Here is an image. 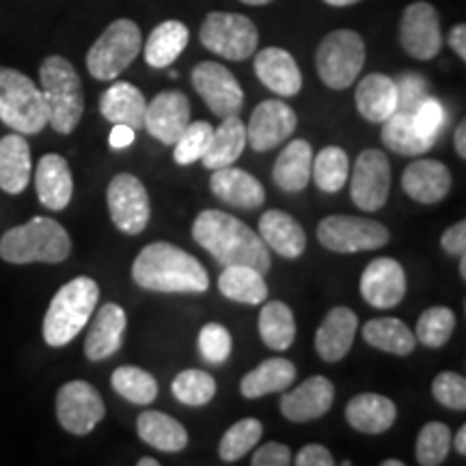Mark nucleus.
<instances>
[{
	"label": "nucleus",
	"mask_w": 466,
	"mask_h": 466,
	"mask_svg": "<svg viewBox=\"0 0 466 466\" xmlns=\"http://www.w3.org/2000/svg\"><path fill=\"white\" fill-rule=\"evenodd\" d=\"M192 238L223 266H248L266 275L272 259L259 233L231 214L206 209L195 218Z\"/></svg>",
	"instance_id": "nucleus-1"
},
{
	"label": "nucleus",
	"mask_w": 466,
	"mask_h": 466,
	"mask_svg": "<svg viewBox=\"0 0 466 466\" xmlns=\"http://www.w3.org/2000/svg\"><path fill=\"white\" fill-rule=\"evenodd\" d=\"M132 279L143 289L151 291L203 294L209 288V277L201 261L168 242H154L145 247L134 259Z\"/></svg>",
	"instance_id": "nucleus-2"
},
{
	"label": "nucleus",
	"mask_w": 466,
	"mask_h": 466,
	"mask_svg": "<svg viewBox=\"0 0 466 466\" xmlns=\"http://www.w3.org/2000/svg\"><path fill=\"white\" fill-rule=\"evenodd\" d=\"M69 255V233L52 218L35 217L0 238V258L9 264H61Z\"/></svg>",
	"instance_id": "nucleus-3"
},
{
	"label": "nucleus",
	"mask_w": 466,
	"mask_h": 466,
	"mask_svg": "<svg viewBox=\"0 0 466 466\" xmlns=\"http://www.w3.org/2000/svg\"><path fill=\"white\" fill-rule=\"evenodd\" d=\"M100 300V288L89 277H76L52 299L44 318V339L52 348H63L89 324Z\"/></svg>",
	"instance_id": "nucleus-4"
},
{
	"label": "nucleus",
	"mask_w": 466,
	"mask_h": 466,
	"mask_svg": "<svg viewBox=\"0 0 466 466\" xmlns=\"http://www.w3.org/2000/svg\"><path fill=\"white\" fill-rule=\"evenodd\" d=\"M42 93L48 106V126L58 134L76 130L85 113L83 83L66 56L52 55L39 67Z\"/></svg>",
	"instance_id": "nucleus-5"
},
{
	"label": "nucleus",
	"mask_w": 466,
	"mask_h": 466,
	"mask_svg": "<svg viewBox=\"0 0 466 466\" xmlns=\"http://www.w3.org/2000/svg\"><path fill=\"white\" fill-rule=\"evenodd\" d=\"M0 121L17 134H37L48 126L44 93L26 74L0 67Z\"/></svg>",
	"instance_id": "nucleus-6"
},
{
	"label": "nucleus",
	"mask_w": 466,
	"mask_h": 466,
	"mask_svg": "<svg viewBox=\"0 0 466 466\" xmlns=\"http://www.w3.org/2000/svg\"><path fill=\"white\" fill-rule=\"evenodd\" d=\"M143 48V33L132 20H115L86 55V69L96 80H115L132 66Z\"/></svg>",
	"instance_id": "nucleus-7"
},
{
	"label": "nucleus",
	"mask_w": 466,
	"mask_h": 466,
	"mask_svg": "<svg viewBox=\"0 0 466 466\" xmlns=\"http://www.w3.org/2000/svg\"><path fill=\"white\" fill-rule=\"evenodd\" d=\"M365 66V42L350 28L329 33L316 52V67L329 89H348Z\"/></svg>",
	"instance_id": "nucleus-8"
},
{
	"label": "nucleus",
	"mask_w": 466,
	"mask_h": 466,
	"mask_svg": "<svg viewBox=\"0 0 466 466\" xmlns=\"http://www.w3.org/2000/svg\"><path fill=\"white\" fill-rule=\"evenodd\" d=\"M199 39L209 52L227 61H247L258 50L259 33L247 15L214 11L203 20Z\"/></svg>",
	"instance_id": "nucleus-9"
},
{
	"label": "nucleus",
	"mask_w": 466,
	"mask_h": 466,
	"mask_svg": "<svg viewBox=\"0 0 466 466\" xmlns=\"http://www.w3.org/2000/svg\"><path fill=\"white\" fill-rule=\"evenodd\" d=\"M389 229L376 220L335 214L318 225V240L333 253H363L389 242Z\"/></svg>",
	"instance_id": "nucleus-10"
},
{
	"label": "nucleus",
	"mask_w": 466,
	"mask_h": 466,
	"mask_svg": "<svg viewBox=\"0 0 466 466\" xmlns=\"http://www.w3.org/2000/svg\"><path fill=\"white\" fill-rule=\"evenodd\" d=\"M108 212L113 225L127 236H138L149 223L151 206L143 182L130 173H119L110 179L106 190Z\"/></svg>",
	"instance_id": "nucleus-11"
},
{
	"label": "nucleus",
	"mask_w": 466,
	"mask_h": 466,
	"mask_svg": "<svg viewBox=\"0 0 466 466\" xmlns=\"http://www.w3.org/2000/svg\"><path fill=\"white\" fill-rule=\"evenodd\" d=\"M106 415L102 395L85 380L63 384L56 393V419L74 436H86Z\"/></svg>",
	"instance_id": "nucleus-12"
},
{
	"label": "nucleus",
	"mask_w": 466,
	"mask_h": 466,
	"mask_svg": "<svg viewBox=\"0 0 466 466\" xmlns=\"http://www.w3.org/2000/svg\"><path fill=\"white\" fill-rule=\"evenodd\" d=\"M391 192V165L380 149L360 151L350 177V197L363 212H378Z\"/></svg>",
	"instance_id": "nucleus-13"
},
{
	"label": "nucleus",
	"mask_w": 466,
	"mask_h": 466,
	"mask_svg": "<svg viewBox=\"0 0 466 466\" xmlns=\"http://www.w3.org/2000/svg\"><path fill=\"white\" fill-rule=\"evenodd\" d=\"M192 86L214 115L225 116L238 115L244 106V91L229 69L220 63L203 61L192 69Z\"/></svg>",
	"instance_id": "nucleus-14"
},
{
	"label": "nucleus",
	"mask_w": 466,
	"mask_h": 466,
	"mask_svg": "<svg viewBox=\"0 0 466 466\" xmlns=\"http://www.w3.org/2000/svg\"><path fill=\"white\" fill-rule=\"evenodd\" d=\"M400 44L408 55L419 61H430L442 48L441 17L434 5L419 0L408 5L400 25Z\"/></svg>",
	"instance_id": "nucleus-15"
},
{
	"label": "nucleus",
	"mask_w": 466,
	"mask_h": 466,
	"mask_svg": "<svg viewBox=\"0 0 466 466\" xmlns=\"http://www.w3.org/2000/svg\"><path fill=\"white\" fill-rule=\"evenodd\" d=\"M299 126L294 108L281 100H266L250 115L247 126V145L255 151H270L288 141Z\"/></svg>",
	"instance_id": "nucleus-16"
},
{
	"label": "nucleus",
	"mask_w": 466,
	"mask_h": 466,
	"mask_svg": "<svg viewBox=\"0 0 466 466\" xmlns=\"http://www.w3.org/2000/svg\"><path fill=\"white\" fill-rule=\"evenodd\" d=\"M190 124V102L182 91H160L145 108L143 127L165 145H175Z\"/></svg>",
	"instance_id": "nucleus-17"
},
{
	"label": "nucleus",
	"mask_w": 466,
	"mask_h": 466,
	"mask_svg": "<svg viewBox=\"0 0 466 466\" xmlns=\"http://www.w3.org/2000/svg\"><path fill=\"white\" fill-rule=\"evenodd\" d=\"M360 296L367 305L376 309L398 307L406 296V272L400 261L378 258L367 264L360 277Z\"/></svg>",
	"instance_id": "nucleus-18"
},
{
	"label": "nucleus",
	"mask_w": 466,
	"mask_h": 466,
	"mask_svg": "<svg viewBox=\"0 0 466 466\" xmlns=\"http://www.w3.org/2000/svg\"><path fill=\"white\" fill-rule=\"evenodd\" d=\"M335 401V387L329 378L311 376L281 398V412L294 423H309L324 417Z\"/></svg>",
	"instance_id": "nucleus-19"
},
{
	"label": "nucleus",
	"mask_w": 466,
	"mask_h": 466,
	"mask_svg": "<svg viewBox=\"0 0 466 466\" xmlns=\"http://www.w3.org/2000/svg\"><path fill=\"white\" fill-rule=\"evenodd\" d=\"M451 171L439 160H415L401 175V188L417 203L432 206L450 195Z\"/></svg>",
	"instance_id": "nucleus-20"
},
{
	"label": "nucleus",
	"mask_w": 466,
	"mask_h": 466,
	"mask_svg": "<svg viewBox=\"0 0 466 466\" xmlns=\"http://www.w3.org/2000/svg\"><path fill=\"white\" fill-rule=\"evenodd\" d=\"M359 329V318L352 309L335 307L326 313L316 333V350L326 363L346 359Z\"/></svg>",
	"instance_id": "nucleus-21"
},
{
	"label": "nucleus",
	"mask_w": 466,
	"mask_h": 466,
	"mask_svg": "<svg viewBox=\"0 0 466 466\" xmlns=\"http://www.w3.org/2000/svg\"><path fill=\"white\" fill-rule=\"evenodd\" d=\"M255 74L268 89L275 91L277 96L294 97L302 89V74L296 58L288 50L264 48L255 56Z\"/></svg>",
	"instance_id": "nucleus-22"
},
{
	"label": "nucleus",
	"mask_w": 466,
	"mask_h": 466,
	"mask_svg": "<svg viewBox=\"0 0 466 466\" xmlns=\"http://www.w3.org/2000/svg\"><path fill=\"white\" fill-rule=\"evenodd\" d=\"M209 188H212L220 201L240 209H258L266 201V190L259 179L231 165L214 168Z\"/></svg>",
	"instance_id": "nucleus-23"
},
{
	"label": "nucleus",
	"mask_w": 466,
	"mask_h": 466,
	"mask_svg": "<svg viewBox=\"0 0 466 466\" xmlns=\"http://www.w3.org/2000/svg\"><path fill=\"white\" fill-rule=\"evenodd\" d=\"M37 197L52 212H61L69 206L74 195V177L67 160L58 154H46L35 171Z\"/></svg>",
	"instance_id": "nucleus-24"
},
{
	"label": "nucleus",
	"mask_w": 466,
	"mask_h": 466,
	"mask_svg": "<svg viewBox=\"0 0 466 466\" xmlns=\"http://www.w3.org/2000/svg\"><path fill=\"white\" fill-rule=\"evenodd\" d=\"M127 326L126 311L115 302L100 307L96 319L91 322L89 333L85 339V354L89 360H104L113 357L124 343V333Z\"/></svg>",
	"instance_id": "nucleus-25"
},
{
	"label": "nucleus",
	"mask_w": 466,
	"mask_h": 466,
	"mask_svg": "<svg viewBox=\"0 0 466 466\" xmlns=\"http://www.w3.org/2000/svg\"><path fill=\"white\" fill-rule=\"evenodd\" d=\"M259 236L268 248L288 259L300 258L307 248V233L302 225L281 209H268L259 218Z\"/></svg>",
	"instance_id": "nucleus-26"
},
{
	"label": "nucleus",
	"mask_w": 466,
	"mask_h": 466,
	"mask_svg": "<svg viewBox=\"0 0 466 466\" xmlns=\"http://www.w3.org/2000/svg\"><path fill=\"white\" fill-rule=\"evenodd\" d=\"M145 108H147V102H145L141 89L124 83V80L113 83V86H108L100 97V113L104 119L110 124L130 126L132 130L143 127Z\"/></svg>",
	"instance_id": "nucleus-27"
},
{
	"label": "nucleus",
	"mask_w": 466,
	"mask_h": 466,
	"mask_svg": "<svg viewBox=\"0 0 466 466\" xmlns=\"http://www.w3.org/2000/svg\"><path fill=\"white\" fill-rule=\"evenodd\" d=\"M398 408L389 398L378 393H360L346 406V419L363 434H382L395 423Z\"/></svg>",
	"instance_id": "nucleus-28"
},
{
	"label": "nucleus",
	"mask_w": 466,
	"mask_h": 466,
	"mask_svg": "<svg viewBox=\"0 0 466 466\" xmlns=\"http://www.w3.org/2000/svg\"><path fill=\"white\" fill-rule=\"evenodd\" d=\"M31 147L22 134L0 138V188L9 195H20L31 182Z\"/></svg>",
	"instance_id": "nucleus-29"
},
{
	"label": "nucleus",
	"mask_w": 466,
	"mask_h": 466,
	"mask_svg": "<svg viewBox=\"0 0 466 466\" xmlns=\"http://www.w3.org/2000/svg\"><path fill=\"white\" fill-rule=\"evenodd\" d=\"M357 108L363 119L382 124L398 108V86L384 74H370L357 86Z\"/></svg>",
	"instance_id": "nucleus-30"
},
{
	"label": "nucleus",
	"mask_w": 466,
	"mask_h": 466,
	"mask_svg": "<svg viewBox=\"0 0 466 466\" xmlns=\"http://www.w3.org/2000/svg\"><path fill=\"white\" fill-rule=\"evenodd\" d=\"M296 374L299 371H296V365L291 360L281 357L268 359L242 378L240 393L247 400H258L268 393L285 391L296 380Z\"/></svg>",
	"instance_id": "nucleus-31"
},
{
	"label": "nucleus",
	"mask_w": 466,
	"mask_h": 466,
	"mask_svg": "<svg viewBox=\"0 0 466 466\" xmlns=\"http://www.w3.org/2000/svg\"><path fill=\"white\" fill-rule=\"evenodd\" d=\"M313 149L307 141H291L285 147L272 168L275 184L285 192H302L311 179Z\"/></svg>",
	"instance_id": "nucleus-32"
},
{
	"label": "nucleus",
	"mask_w": 466,
	"mask_h": 466,
	"mask_svg": "<svg viewBox=\"0 0 466 466\" xmlns=\"http://www.w3.org/2000/svg\"><path fill=\"white\" fill-rule=\"evenodd\" d=\"M137 430L141 441L158 451L177 453L184 451L188 445V432H186L184 425L160 410H145L138 417Z\"/></svg>",
	"instance_id": "nucleus-33"
},
{
	"label": "nucleus",
	"mask_w": 466,
	"mask_h": 466,
	"mask_svg": "<svg viewBox=\"0 0 466 466\" xmlns=\"http://www.w3.org/2000/svg\"><path fill=\"white\" fill-rule=\"evenodd\" d=\"M244 147H247V126L238 115L225 116L212 134V141L206 154H203V165L208 168H223L229 167L242 156Z\"/></svg>",
	"instance_id": "nucleus-34"
},
{
	"label": "nucleus",
	"mask_w": 466,
	"mask_h": 466,
	"mask_svg": "<svg viewBox=\"0 0 466 466\" xmlns=\"http://www.w3.org/2000/svg\"><path fill=\"white\" fill-rule=\"evenodd\" d=\"M188 26L179 20H167L151 31L145 44V61L149 67L165 69L177 58L188 46Z\"/></svg>",
	"instance_id": "nucleus-35"
},
{
	"label": "nucleus",
	"mask_w": 466,
	"mask_h": 466,
	"mask_svg": "<svg viewBox=\"0 0 466 466\" xmlns=\"http://www.w3.org/2000/svg\"><path fill=\"white\" fill-rule=\"evenodd\" d=\"M218 289L225 299L242 305H261L268 299L266 279L248 266H227L218 277Z\"/></svg>",
	"instance_id": "nucleus-36"
},
{
	"label": "nucleus",
	"mask_w": 466,
	"mask_h": 466,
	"mask_svg": "<svg viewBox=\"0 0 466 466\" xmlns=\"http://www.w3.org/2000/svg\"><path fill=\"white\" fill-rule=\"evenodd\" d=\"M363 339L371 348L395 357H408L417 346V337L400 318H376L363 326Z\"/></svg>",
	"instance_id": "nucleus-37"
},
{
	"label": "nucleus",
	"mask_w": 466,
	"mask_h": 466,
	"mask_svg": "<svg viewBox=\"0 0 466 466\" xmlns=\"http://www.w3.org/2000/svg\"><path fill=\"white\" fill-rule=\"evenodd\" d=\"M382 143L389 149H393L400 156H421L425 151L432 149L434 141L432 138L423 137L417 130L415 121H412V113H395L389 116L387 121H382Z\"/></svg>",
	"instance_id": "nucleus-38"
},
{
	"label": "nucleus",
	"mask_w": 466,
	"mask_h": 466,
	"mask_svg": "<svg viewBox=\"0 0 466 466\" xmlns=\"http://www.w3.org/2000/svg\"><path fill=\"white\" fill-rule=\"evenodd\" d=\"M261 341L270 350L285 352L296 339V319L291 309L281 300L266 302L259 313Z\"/></svg>",
	"instance_id": "nucleus-39"
},
{
	"label": "nucleus",
	"mask_w": 466,
	"mask_h": 466,
	"mask_svg": "<svg viewBox=\"0 0 466 466\" xmlns=\"http://www.w3.org/2000/svg\"><path fill=\"white\" fill-rule=\"evenodd\" d=\"M110 384H113V389L121 398L138 406H147L158 398V382H156V378L149 371L141 370V367H116L113 376H110Z\"/></svg>",
	"instance_id": "nucleus-40"
},
{
	"label": "nucleus",
	"mask_w": 466,
	"mask_h": 466,
	"mask_svg": "<svg viewBox=\"0 0 466 466\" xmlns=\"http://www.w3.org/2000/svg\"><path fill=\"white\" fill-rule=\"evenodd\" d=\"M311 177L322 192H339L350 177V158L341 147H324L313 158Z\"/></svg>",
	"instance_id": "nucleus-41"
},
{
	"label": "nucleus",
	"mask_w": 466,
	"mask_h": 466,
	"mask_svg": "<svg viewBox=\"0 0 466 466\" xmlns=\"http://www.w3.org/2000/svg\"><path fill=\"white\" fill-rule=\"evenodd\" d=\"M261 434H264V425L259 419H240L227 430L223 439H220L218 453L225 462H238L242 456L258 445Z\"/></svg>",
	"instance_id": "nucleus-42"
},
{
	"label": "nucleus",
	"mask_w": 466,
	"mask_h": 466,
	"mask_svg": "<svg viewBox=\"0 0 466 466\" xmlns=\"http://www.w3.org/2000/svg\"><path fill=\"white\" fill-rule=\"evenodd\" d=\"M171 391L186 406H206L217 395V380L201 370H186L175 376Z\"/></svg>",
	"instance_id": "nucleus-43"
},
{
	"label": "nucleus",
	"mask_w": 466,
	"mask_h": 466,
	"mask_svg": "<svg viewBox=\"0 0 466 466\" xmlns=\"http://www.w3.org/2000/svg\"><path fill=\"white\" fill-rule=\"evenodd\" d=\"M456 329V313L450 307H430L417 319L415 337L425 348H442Z\"/></svg>",
	"instance_id": "nucleus-44"
},
{
	"label": "nucleus",
	"mask_w": 466,
	"mask_h": 466,
	"mask_svg": "<svg viewBox=\"0 0 466 466\" xmlns=\"http://www.w3.org/2000/svg\"><path fill=\"white\" fill-rule=\"evenodd\" d=\"M451 430L441 421L423 425L417 439V462L423 466H439L447 460L451 450Z\"/></svg>",
	"instance_id": "nucleus-45"
},
{
	"label": "nucleus",
	"mask_w": 466,
	"mask_h": 466,
	"mask_svg": "<svg viewBox=\"0 0 466 466\" xmlns=\"http://www.w3.org/2000/svg\"><path fill=\"white\" fill-rule=\"evenodd\" d=\"M212 134L214 127L208 121H195V124L186 126L182 137L175 141V162L182 167H188L192 162L201 160L209 147V141H212Z\"/></svg>",
	"instance_id": "nucleus-46"
},
{
	"label": "nucleus",
	"mask_w": 466,
	"mask_h": 466,
	"mask_svg": "<svg viewBox=\"0 0 466 466\" xmlns=\"http://www.w3.org/2000/svg\"><path fill=\"white\" fill-rule=\"evenodd\" d=\"M231 335L229 330L225 329L223 324L217 322H209L201 329L199 333V350H201V357L212 365H220L229 359L231 354Z\"/></svg>",
	"instance_id": "nucleus-47"
},
{
	"label": "nucleus",
	"mask_w": 466,
	"mask_h": 466,
	"mask_svg": "<svg viewBox=\"0 0 466 466\" xmlns=\"http://www.w3.org/2000/svg\"><path fill=\"white\" fill-rule=\"evenodd\" d=\"M432 393L441 406L451 408V410L466 408V380L456 371H441L432 382Z\"/></svg>",
	"instance_id": "nucleus-48"
},
{
	"label": "nucleus",
	"mask_w": 466,
	"mask_h": 466,
	"mask_svg": "<svg viewBox=\"0 0 466 466\" xmlns=\"http://www.w3.org/2000/svg\"><path fill=\"white\" fill-rule=\"evenodd\" d=\"M412 121H415L417 130L421 132L423 137L436 141L439 130L442 127V124H445V108H442V104L436 100V97L428 96L415 108V113H412Z\"/></svg>",
	"instance_id": "nucleus-49"
},
{
	"label": "nucleus",
	"mask_w": 466,
	"mask_h": 466,
	"mask_svg": "<svg viewBox=\"0 0 466 466\" xmlns=\"http://www.w3.org/2000/svg\"><path fill=\"white\" fill-rule=\"evenodd\" d=\"M398 86V108L401 113H415V108L428 97V85L419 74H404L395 80Z\"/></svg>",
	"instance_id": "nucleus-50"
},
{
	"label": "nucleus",
	"mask_w": 466,
	"mask_h": 466,
	"mask_svg": "<svg viewBox=\"0 0 466 466\" xmlns=\"http://www.w3.org/2000/svg\"><path fill=\"white\" fill-rule=\"evenodd\" d=\"M291 464V451L283 442H266L253 456V466H288Z\"/></svg>",
	"instance_id": "nucleus-51"
},
{
	"label": "nucleus",
	"mask_w": 466,
	"mask_h": 466,
	"mask_svg": "<svg viewBox=\"0 0 466 466\" xmlns=\"http://www.w3.org/2000/svg\"><path fill=\"white\" fill-rule=\"evenodd\" d=\"M291 462H296L299 466H333L335 458L324 445L313 442V445L302 447V450L299 451V456L291 460Z\"/></svg>",
	"instance_id": "nucleus-52"
},
{
	"label": "nucleus",
	"mask_w": 466,
	"mask_h": 466,
	"mask_svg": "<svg viewBox=\"0 0 466 466\" xmlns=\"http://www.w3.org/2000/svg\"><path fill=\"white\" fill-rule=\"evenodd\" d=\"M441 244H442V248H445L450 255L466 253V223H464V220H460V223L451 225L450 229L442 233Z\"/></svg>",
	"instance_id": "nucleus-53"
},
{
	"label": "nucleus",
	"mask_w": 466,
	"mask_h": 466,
	"mask_svg": "<svg viewBox=\"0 0 466 466\" xmlns=\"http://www.w3.org/2000/svg\"><path fill=\"white\" fill-rule=\"evenodd\" d=\"M108 143L113 149H126L130 147L134 143V130L130 126H124V124H115L113 130H110V137H108Z\"/></svg>",
	"instance_id": "nucleus-54"
},
{
	"label": "nucleus",
	"mask_w": 466,
	"mask_h": 466,
	"mask_svg": "<svg viewBox=\"0 0 466 466\" xmlns=\"http://www.w3.org/2000/svg\"><path fill=\"white\" fill-rule=\"evenodd\" d=\"M450 46H451V50L464 61L466 58V26L464 25H458L451 28Z\"/></svg>",
	"instance_id": "nucleus-55"
},
{
	"label": "nucleus",
	"mask_w": 466,
	"mask_h": 466,
	"mask_svg": "<svg viewBox=\"0 0 466 466\" xmlns=\"http://www.w3.org/2000/svg\"><path fill=\"white\" fill-rule=\"evenodd\" d=\"M453 143H456L458 156L464 160L466 158V124H464V121H460L456 137H453Z\"/></svg>",
	"instance_id": "nucleus-56"
},
{
	"label": "nucleus",
	"mask_w": 466,
	"mask_h": 466,
	"mask_svg": "<svg viewBox=\"0 0 466 466\" xmlns=\"http://www.w3.org/2000/svg\"><path fill=\"white\" fill-rule=\"evenodd\" d=\"M453 445H456V451L460 453V456H466V425H462V428L458 430L456 439H451Z\"/></svg>",
	"instance_id": "nucleus-57"
},
{
	"label": "nucleus",
	"mask_w": 466,
	"mask_h": 466,
	"mask_svg": "<svg viewBox=\"0 0 466 466\" xmlns=\"http://www.w3.org/2000/svg\"><path fill=\"white\" fill-rule=\"evenodd\" d=\"M324 3L330 5V7H348V5L359 3V0H324Z\"/></svg>",
	"instance_id": "nucleus-58"
},
{
	"label": "nucleus",
	"mask_w": 466,
	"mask_h": 466,
	"mask_svg": "<svg viewBox=\"0 0 466 466\" xmlns=\"http://www.w3.org/2000/svg\"><path fill=\"white\" fill-rule=\"evenodd\" d=\"M160 462L158 460H154V458H141L138 460V466H158Z\"/></svg>",
	"instance_id": "nucleus-59"
},
{
	"label": "nucleus",
	"mask_w": 466,
	"mask_h": 466,
	"mask_svg": "<svg viewBox=\"0 0 466 466\" xmlns=\"http://www.w3.org/2000/svg\"><path fill=\"white\" fill-rule=\"evenodd\" d=\"M460 277L466 279V253L460 255Z\"/></svg>",
	"instance_id": "nucleus-60"
},
{
	"label": "nucleus",
	"mask_w": 466,
	"mask_h": 466,
	"mask_svg": "<svg viewBox=\"0 0 466 466\" xmlns=\"http://www.w3.org/2000/svg\"><path fill=\"white\" fill-rule=\"evenodd\" d=\"M244 5H253V7H261V5H268L272 3V0H240Z\"/></svg>",
	"instance_id": "nucleus-61"
},
{
	"label": "nucleus",
	"mask_w": 466,
	"mask_h": 466,
	"mask_svg": "<svg viewBox=\"0 0 466 466\" xmlns=\"http://www.w3.org/2000/svg\"><path fill=\"white\" fill-rule=\"evenodd\" d=\"M382 466H404V462L401 460H384Z\"/></svg>",
	"instance_id": "nucleus-62"
}]
</instances>
